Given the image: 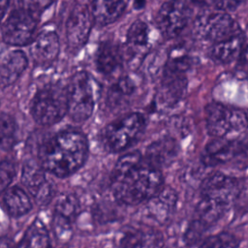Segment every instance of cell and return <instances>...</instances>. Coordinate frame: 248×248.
Returning <instances> with one entry per match:
<instances>
[{"mask_svg": "<svg viewBox=\"0 0 248 248\" xmlns=\"http://www.w3.org/2000/svg\"><path fill=\"white\" fill-rule=\"evenodd\" d=\"M160 170L149 165L139 151L122 155L111 174V191L120 203L136 205L147 202L164 188Z\"/></svg>", "mask_w": 248, "mask_h": 248, "instance_id": "obj_1", "label": "cell"}, {"mask_svg": "<svg viewBox=\"0 0 248 248\" xmlns=\"http://www.w3.org/2000/svg\"><path fill=\"white\" fill-rule=\"evenodd\" d=\"M88 153L85 136L75 130L62 131L39 147V164L45 171L66 177L82 167Z\"/></svg>", "mask_w": 248, "mask_h": 248, "instance_id": "obj_2", "label": "cell"}, {"mask_svg": "<svg viewBox=\"0 0 248 248\" xmlns=\"http://www.w3.org/2000/svg\"><path fill=\"white\" fill-rule=\"evenodd\" d=\"M205 124L211 136L232 140L247 130L248 116L240 109L212 103L205 108Z\"/></svg>", "mask_w": 248, "mask_h": 248, "instance_id": "obj_3", "label": "cell"}, {"mask_svg": "<svg viewBox=\"0 0 248 248\" xmlns=\"http://www.w3.org/2000/svg\"><path fill=\"white\" fill-rule=\"evenodd\" d=\"M67 113L66 87L52 84L40 89L31 103V114L42 126L59 122Z\"/></svg>", "mask_w": 248, "mask_h": 248, "instance_id": "obj_4", "label": "cell"}, {"mask_svg": "<svg viewBox=\"0 0 248 248\" xmlns=\"http://www.w3.org/2000/svg\"><path fill=\"white\" fill-rule=\"evenodd\" d=\"M67 90V113L75 122L87 120L94 109L95 99L92 81L86 72L75 74Z\"/></svg>", "mask_w": 248, "mask_h": 248, "instance_id": "obj_5", "label": "cell"}, {"mask_svg": "<svg viewBox=\"0 0 248 248\" xmlns=\"http://www.w3.org/2000/svg\"><path fill=\"white\" fill-rule=\"evenodd\" d=\"M145 120L140 113L127 114L109 123L103 132V142L111 152H120L130 147L144 130Z\"/></svg>", "mask_w": 248, "mask_h": 248, "instance_id": "obj_6", "label": "cell"}, {"mask_svg": "<svg viewBox=\"0 0 248 248\" xmlns=\"http://www.w3.org/2000/svg\"><path fill=\"white\" fill-rule=\"evenodd\" d=\"M189 67L190 60L186 56H176L169 60L159 89V97L163 103L173 105L184 97L187 90L186 71Z\"/></svg>", "mask_w": 248, "mask_h": 248, "instance_id": "obj_7", "label": "cell"}, {"mask_svg": "<svg viewBox=\"0 0 248 248\" xmlns=\"http://www.w3.org/2000/svg\"><path fill=\"white\" fill-rule=\"evenodd\" d=\"M195 29L202 39L213 44L239 35V28L234 19L223 11L202 13L195 21Z\"/></svg>", "mask_w": 248, "mask_h": 248, "instance_id": "obj_8", "label": "cell"}, {"mask_svg": "<svg viewBox=\"0 0 248 248\" xmlns=\"http://www.w3.org/2000/svg\"><path fill=\"white\" fill-rule=\"evenodd\" d=\"M38 27V17L26 9L13 11L2 27V37L11 46H25L32 43Z\"/></svg>", "mask_w": 248, "mask_h": 248, "instance_id": "obj_9", "label": "cell"}, {"mask_svg": "<svg viewBox=\"0 0 248 248\" xmlns=\"http://www.w3.org/2000/svg\"><path fill=\"white\" fill-rule=\"evenodd\" d=\"M189 16L190 11L185 0H168L159 9L156 23L165 37L171 38L185 28Z\"/></svg>", "mask_w": 248, "mask_h": 248, "instance_id": "obj_10", "label": "cell"}, {"mask_svg": "<svg viewBox=\"0 0 248 248\" xmlns=\"http://www.w3.org/2000/svg\"><path fill=\"white\" fill-rule=\"evenodd\" d=\"M93 21L91 11L86 6L78 4L74 7L66 23L67 42L72 49H79L86 44Z\"/></svg>", "mask_w": 248, "mask_h": 248, "instance_id": "obj_11", "label": "cell"}, {"mask_svg": "<svg viewBox=\"0 0 248 248\" xmlns=\"http://www.w3.org/2000/svg\"><path fill=\"white\" fill-rule=\"evenodd\" d=\"M236 180L221 172L208 175L202 183L201 198L230 207L236 194Z\"/></svg>", "mask_w": 248, "mask_h": 248, "instance_id": "obj_12", "label": "cell"}, {"mask_svg": "<svg viewBox=\"0 0 248 248\" xmlns=\"http://www.w3.org/2000/svg\"><path fill=\"white\" fill-rule=\"evenodd\" d=\"M60 50V43L57 34L53 31L40 33L30 46V55L36 66L48 67L57 58Z\"/></svg>", "mask_w": 248, "mask_h": 248, "instance_id": "obj_13", "label": "cell"}, {"mask_svg": "<svg viewBox=\"0 0 248 248\" xmlns=\"http://www.w3.org/2000/svg\"><path fill=\"white\" fill-rule=\"evenodd\" d=\"M21 179L38 203L48 202L51 187L46 181L45 170L35 161H27L22 168Z\"/></svg>", "mask_w": 248, "mask_h": 248, "instance_id": "obj_14", "label": "cell"}, {"mask_svg": "<svg viewBox=\"0 0 248 248\" xmlns=\"http://www.w3.org/2000/svg\"><path fill=\"white\" fill-rule=\"evenodd\" d=\"M119 243L121 248H162L163 237L153 229L128 228Z\"/></svg>", "mask_w": 248, "mask_h": 248, "instance_id": "obj_15", "label": "cell"}, {"mask_svg": "<svg viewBox=\"0 0 248 248\" xmlns=\"http://www.w3.org/2000/svg\"><path fill=\"white\" fill-rule=\"evenodd\" d=\"M78 211V202L72 195L59 198L55 205L53 216V229L59 238H64L71 230V223Z\"/></svg>", "mask_w": 248, "mask_h": 248, "instance_id": "obj_16", "label": "cell"}, {"mask_svg": "<svg viewBox=\"0 0 248 248\" xmlns=\"http://www.w3.org/2000/svg\"><path fill=\"white\" fill-rule=\"evenodd\" d=\"M28 65V59L21 50H13L0 64V88L15 83Z\"/></svg>", "mask_w": 248, "mask_h": 248, "instance_id": "obj_17", "label": "cell"}, {"mask_svg": "<svg viewBox=\"0 0 248 248\" xmlns=\"http://www.w3.org/2000/svg\"><path fill=\"white\" fill-rule=\"evenodd\" d=\"M177 144L170 138H164L152 142L146 149L144 160L152 167L161 170L176 156Z\"/></svg>", "mask_w": 248, "mask_h": 248, "instance_id": "obj_18", "label": "cell"}, {"mask_svg": "<svg viewBox=\"0 0 248 248\" xmlns=\"http://www.w3.org/2000/svg\"><path fill=\"white\" fill-rule=\"evenodd\" d=\"M236 151L237 145L233 140L216 138L205 146L202 161L206 166H216L231 160Z\"/></svg>", "mask_w": 248, "mask_h": 248, "instance_id": "obj_19", "label": "cell"}, {"mask_svg": "<svg viewBox=\"0 0 248 248\" xmlns=\"http://www.w3.org/2000/svg\"><path fill=\"white\" fill-rule=\"evenodd\" d=\"M127 0H92L91 14L98 25H108L115 21L124 12Z\"/></svg>", "mask_w": 248, "mask_h": 248, "instance_id": "obj_20", "label": "cell"}, {"mask_svg": "<svg viewBox=\"0 0 248 248\" xmlns=\"http://www.w3.org/2000/svg\"><path fill=\"white\" fill-rule=\"evenodd\" d=\"M122 63L121 49L112 42H103L96 54V65L98 70L104 75L113 74Z\"/></svg>", "mask_w": 248, "mask_h": 248, "instance_id": "obj_21", "label": "cell"}, {"mask_svg": "<svg viewBox=\"0 0 248 248\" xmlns=\"http://www.w3.org/2000/svg\"><path fill=\"white\" fill-rule=\"evenodd\" d=\"M243 50V39L237 35L227 40L213 44L211 55L220 63H230L241 55Z\"/></svg>", "mask_w": 248, "mask_h": 248, "instance_id": "obj_22", "label": "cell"}, {"mask_svg": "<svg viewBox=\"0 0 248 248\" xmlns=\"http://www.w3.org/2000/svg\"><path fill=\"white\" fill-rule=\"evenodd\" d=\"M147 202L148 214L158 222L161 220L166 221L175 206V195L163 189Z\"/></svg>", "mask_w": 248, "mask_h": 248, "instance_id": "obj_23", "label": "cell"}, {"mask_svg": "<svg viewBox=\"0 0 248 248\" xmlns=\"http://www.w3.org/2000/svg\"><path fill=\"white\" fill-rule=\"evenodd\" d=\"M50 238L44 224L36 219L26 230L16 248H50Z\"/></svg>", "mask_w": 248, "mask_h": 248, "instance_id": "obj_24", "label": "cell"}, {"mask_svg": "<svg viewBox=\"0 0 248 248\" xmlns=\"http://www.w3.org/2000/svg\"><path fill=\"white\" fill-rule=\"evenodd\" d=\"M3 200L8 212L14 217L24 215L32 208L28 195L21 188L16 186L8 189Z\"/></svg>", "mask_w": 248, "mask_h": 248, "instance_id": "obj_25", "label": "cell"}, {"mask_svg": "<svg viewBox=\"0 0 248 248\" xmlns=\"http://www.w3.org/2000/svg\"><path fill=\"white\" fill-rule=\"evenodd\" d=\"M16 122L8 113L0 114V148L10 150L16 141Z\"/></svg>", "mask_w": 248, "mask_h": 248, "instance_id": "obj_26", "label": "cell"}, {"mask_svg": "<svg viewBox=\"0 0 248 248\" xmlns=\"http://www.w3.org/2000/svg\"><path fill=\"white\" fill-rule=\"evenodd\" d=\"M136 90V84L129 77L120 78L108 91V102L109 106H118L124 98L131 96Z\"/></svg>", "mask_w": 248, "mask_h": 248, "instance_id": "obj_27", "label": "cell"}, {"mask_svg": "<svg viewBox=\"0 0 248 248\" xmlns=\"http://www.w3.org/2000/svg\"><path fill=\"white\" fill-rule=\"evenodd\" d=\"M149 40V27L142 20L135 21L127 33V41L132 46H144Z\"/></svg>", "mask_w": 248, "mask_h": 248, "instance_id": "obj_28", "label": "cell"}, {"mask_svg": "<svg viewBox=\"0 0 248 248\" xmlns=\"http://www.w3.org/2000/svg\"><path fill=\"white\" fill-rule=\"evenodd\" d=\"M199 248H238V241L229 232H220L206 237Z\"/></svg>", "mask_w": 248, "mask_h": 248, "instance_id": "obj_29", "label": "cell"}, {"mask_svg": "<svg viewBox=\"0 0 248 248\" xmlns=\"http://www.w3.org/2000/svg\"><path fill=\"white\" fill-rule=\"evenodd\" d=\"M16 172V167L14 162L4 160L0 163V194L7 189Z\"/></svg>", "mask_w": 248, "mask_h": 248, "instance_id": "obj_30", "label": "cell"}, {"mask_svg": "<svg viewBox=\"0 0 248 248\" xmlns=\"http://www.w3.org/2000/svg\"><path fill=\"white\" fill-rule=\"evenodd\" d=\"M196 3L213 8L214 10L228 12L235 9L243 0H194Z\"/></svg>", "mask_w": 248, "mask_h": 248, "instance_id": "obj_31", "label": "cell"}, {"mask_svg": "<svg viewBox=\"0 0 248 248\" xmlns=\"http://www.w3.org/2000/svg\"><path fill=\"white\" fill-rule=\"evenodd\" d=\"M53 2L54 0H23L24 9L37 17L41 16Z\"/></svg>", "mask_w": 248, "mask_h": 248, "instance_id": "obj_32", "label": "cell"}, {"mask_svg": "<svg viewBox=\"0 0 248 248\" xmlns=\"http://www.w3.org/2000/svg\"><path fill=\"white\" fill-rule=\"evenodd\" d=\"M0 248H14L13 242L7 237L0 238Z\"/></svg>", "mask_w": 248, "mask_h": 248, "instance_id": "obj_33", "label": "cell"}, {"mask_svg": "<svg viewBox=\"0 0 248 248\" xmlns=\"http://www.w3.org/2000/svg\"><path fill=\"white\" fill-rule=\"evenodd\" d=\"M10 0H0V18L5 15L8 7H9Z\"/></svg>", "mask_w": 248, "mask_h": 248, "instance_id": "obj_34", "label": "cell"}, {"mask_svg": "<svg viewBox=\"0 0 248 248\" xmlns=\"http://www.w3.org/2000/svg\"><path fill=\"white\" fill-rule=\"evenodd\" d=\"M240 56H242V57L244 58V61H245L246 63H248V46H247L246 48L243 47V50H242Z\"/></svg>", "mask_w": 248, "mask_h": 248, "instance_id": "obj_35", "label": "cell"}]
</instances>
